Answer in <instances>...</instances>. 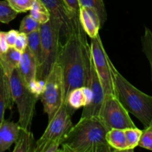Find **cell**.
<instances>
[{
    "label": "cell",
    "mask_w": 152,
    "mask_h": 152,
    "mask_svg": "<svg viewBox=\"0 0 152 152\" xmlns=\"http://www.w3.org/2000/svg\"><path fill=\"white\" fill-rule=\"evenodd\" d=\"M1 53H2V52H1V48H0V55H1Z\"/></svg>",
    "instance_id": "d6a6232c"
},
{
    "label": "cell",
    "mask_w": 152,
    "mask_h": 152,
    "mask_svg": "<svg viewBox=\"0 0 152 152\" xmlns=\"http://www.w3.org/2000/svg\"><path fill=\"white\" fill-rule=\"evenodd\" d=\"M116 96L126 111L133 114L144 128L152 126V96L131 84L111 63Z\"/></svg>",
    "instance_id": "3957f363"
},
{
    "label": "cell",
    "mask_w": 152,
    "mask_h": 152,
    "mask_svg": "<svg viewBox=\"0 0 152 152\" xmlns=\"http://www.w3.org/2000/svg\"><path fill=\"white\" fill-rule=\"evenodd\" d=\"M10 86L13 102L16 104L19 114L18 123L21 128L31 130L39 94L25 83L18 68L10 74Z\"/></svg>",
    "instance_id": "5b68a950"
},
{
    "label": "cell",
    "mask_w": 152,
    "mask_h": 152,
    "mask_svg": "<svg viewBox=\"0 0 152 152\" xmlns=\"http://www.w3.org/2000/svg\"><path fill=\"white\" fill-rule=\"evenodd\" d=\"M13 152H34L36 142L31 130L20 128Z\"/></svg>",
    "instance_id": "e0dca14e"
},
{
    "label": "cell",
    "mask_w": 152,
    "mask_h": 152,
    "mask_svg": "<svg viewBox=\"0 0 152 152\" xmlns=\"http://www.w3.org/2000/svg\"><path fill=\"white\" fill-rule=\"evenodd\" d=\"M90 47L95 69L100 80L104 94L105 96H116L111 71L112 62L105 52L99 34L91 39Z\"/></svg>",
    "instance_id": "52a82bcc"
},
{
    "label": "cell",
    "mask_w": 152,
    "mask_h": 152,
    "mask_svg": "<svg viewBox=\"0 0 152 152\" xmlns=\"http://www.w3.org/2000/svg\"><path fill=\"white\" fill-rule=\"evenodd\" d=\"M48 10L50 16L57 19L62 25L61 39H65L72 31L76 17L68 10L63 0H39Z\"/></svg>",
    "instance_id": "8fae6325"
},
{
    "label": "cell",
    "mask_w": 152,
    "mask_h": 152,
    "mask_svg": "<svg viewBox=\"0 0 152 152\" xmlns=\"http://www.w3.org/2000/svg\"><path fill=\"white\" fill-rule=\"evenodd\" d=\"M28 46V36L22 32H19L13 47L20 52H23Z\"/></svg>",
    "instance_id": "f1b7e54d"
},
{
    "label": "cell",
    "mask_w": 152,
    "mask_h": 152,
    "mask_svg": "<svg viewBox=\"0 0 152 152\" xmlns=\"http://www.w3.org/2000/svg\"><path fill=\"white\" fill-rule=\"evenodd\" d=\"M20 126L18 123L4 120L0 123V152L8 150L19 136Z\"/></svg>",
    "instance_id": "5bb4252c"
},
{
    "label": "cell",
    "mask_w": 152,
    "mask_h": 152,
    "mask_svg": "<svg viewBox=\"0 0 152 152\" xmlns=\"http://www.w3.org/2000/svg\"><path fill=\"white\" fill-rule=\"evenodd\" d=\"M27 36H28V46L27 47L28 48L31 53L35 58L37 65L39 67L42 62V43L39 29L31 33Z\"/></svg>",
    "instance_id": "ffe728a7"
},
{
    "label": "cell",
    "mask_w": 152,
    "mask_h": 152,
    "mask_svg": "<svg viewBox=\"0 0 152 152\" xmlns=\"http://www.w3.org/2000/svg\"><path fill=\"white\" fill-rule=\"evenodd\" d=\"M40 25L41 24L33 19L30 15H28L22 19L20 25H19V31L24 33L26 35H28L31 33L39 29Z\"/></svg>",
    "instance_id": "484cf974"
},
{
    "label": "cell",
    "mask_w": 152,
    "mask_h": 152,
    "mask_svg": "<svg viewBox=\"0 0 152 152\" xmlns=\"http://www.w3.org/2000/svg\"><path fill=\"white\" fill-rule=\"evenodd\" d=\"M91 59V51L87 34L77 16L72 31L62 43L58 59L63 73L65 99L73 89L88 87Z\"/></svg>",
    "instance_id": "6da1fadb"
},
{
    "label": "cell",
    "mask_w": 152,
    "mask_h": 152,
    "mask_svg": "<svg viewBox=\"0 0 152 152\" xmlns=\"http://www.w3.org/2000/svg\"><path fill=\"white\" fill-rule=\"evenodd\" d=\"M108 130L99 117H81L62 141L60 151H114L105 139Z\"/></svg>",
    "instance_id": "7a4b0ae2"
},
{
    "label": "cell",
    "mask_w": 152,
    "mask_h": 152,
    "mask_svg": "<svg viewBox=\"0 0 152 152\" xmlns=\"http://www.w3.org/2000/svg\"><path fill=\"white\" fill-rule=\"evenodd\" d=\"M80 6L86 7H91L96 10L99 15L100 25L102 28L104 23L106 21L107 13L105 4L102 0H79Z\"/></svg>",
    "instance_id": "7402d4cb"
},
{
    "label": "cell",
    "mask_w": 152,
    "mask_h": 152,
    "mask_svg": "<svg viewBox=\"0 0 152 152\" xmlns=\"http://www.w3.org/2000/svg\"><path fill=\"white\" fill-rule=\"evenodd\" d=\"M10 7L18 13L29 11L36 0H7Z\"/></svg>",
    "instance_id": "4316f807"
},
{
    "label": "cell",
    "mask_w": 152,
    "mask_h": 152,
    "mask_svg": "<svg viewBox=\"0 0 152 152\" xmlns=\"http://www.w3.org/2000/svg\"><path fill=\"white\" fill-rule=\"evenodd\" d=\"M37 68H38V65H37V61L28 48L27 47L22 53L18 70L25 83L33 91L38 93L37 89L39 88V86L40 87H42V86H40L37 81Z\"/></svg>",
    "instance_id": "7c38bea8"
},
{
    "label": "cell",
    "mask_w": 152,
    "mask_h": 152,
    "mask_svg": "<svg viewBox=\"0 0 152 152\" xmlns=\"http://www.w3.org/2000/svg\"><path fill=\"white\" fill-rule=\"evenodd\" d=\"M99 117L108 129L136 127L129 113L115 96H105Z\"/></svg>",
    "instance_id": "9c48e42d"
},
{
    "label": "cell",
    "mask_w": 152,
    "mask_h": 152,
    "mask_svg": "<svg viewBox=\"0 0 152 152\" xmlns=\"http://www.w3.org/2000/svg\"><path fill=\"white\" fill-rule=\"evenodd\" d=\"M8 45L6 42L5 36H4V32H0V48L2 53L5 52L8 48Z\"/></svg>",
    "instance_id": "1f68e13d"
},
{
    "label": "cell",
    "mask_w": 152,
    "mask_h": 152,
    "mask_svg": "<svg viewBox=\"0 0 152 152\" xmlns=\"http://www.w3.org/2000/svg\"><path fill=\"white\" fill-rule=\"evenodd\" d=\"M3 68L0 62V123L4 120V113L11 109L13 100L10 86V74Z\"/></svg>",
    "instance_id": "4fadbf2b"
},
{
    "label": "cell",
    "mask_w": 152,
    "mask_h": 152,
    "mask_svg": "<svg viewBox=\"0 0 152 152\" xmlns=\"http://www.w3.org/2000/svg\"><path fill=\"white\" fill-rule=\"evenodd\" d=\"M138 146L152 151V126H149L142 131Z\"/></svg>",
    "instance_id": "83f0119b"
},
{
    "label": "cell",
    "mask_w": 152,
    "mask_h": 152,
    "mask_svg": "<svg viewBox=\"0 0 152 152\" xmlns=\"http://www.w3.org/2000/svg\"><path fill=\"white\" fill-rule=\"evenodd\" d=\"M105 139L114 151H129L126 135L123 129H109L105 135Z\"/></svg>",
    "instance_id": "2e32d148"
},
{
    "label": "cell",
    "mask_w": 152,
    "mask_h": 152,
    "mask_svg": "<svg viewBox=\"0 0 152 152\" xmlns=\"http://www.w3.org/2000/svg\"><path fill=\"white\" fill-rule=\"evenodd\" d=\"M63 1L73 15L79 16L81 7L79 0H63Z\"/></svg>",
    "instance_id": "f546056e"
},
{
    "label": "cell",
    "mask_w": 152,
    "mask_h": 152,
    "mask_svg": "<svg viewBox=\"0 0 152 152\" xmlns=\"http://www.w3.org/2000/svg\"><path fill=\"white\" fill-rule=\"evenodd\" d=\"M142 48L151 68L152 81V31L148 28H145V33L142 37Z\"/></svg>",
    "instance_id": "cb8c5ba5"
},
{
    "label": "cell",
    "mask_w": 152,
    "mask_h": 152,
    "mask_svg": "<svg viewBox=\"0 0 152 152\" xmlns=\"http://www.w3.org/2000/svg\"><path fill=\"white\" fill-rule=\"evenodd\" d=\"M61 30V23L52 16L47 22L40 25L42 62L37 74V81L39 85L44 84L53 65L58 62L62 48Z\"/></svg>",
    "instance_id": "277c9868"
},
{
    "label": "cell",
    "mask_w": 152,
    "mask_h": 152,
    "mask_svg": "<svg viewBox=\"0 0 152 152\" xmlns=\"http://www.w3.org/2000/svg\"><path fill=\"white\" fill-rule=\"evenodd\" d=\"M17 12L10 7L7 0L0 1V22L9 24L17 16Z\"/></svg>",
    "instance_id": "d4e9b609"
},
{
    "label": "cell",
    "mask_w": 152,
    "mask_h": 152,
    "mask_svg": "<svg viewBox=\"0 0 152 152\" xmlns=\"http://www.w3.org/2000/svg\"><path fill=\"white\" fill-rule=\"evenodd\" d=\"M88 88L91 91V100L87 105L84 107L81 117H99L101 108L105 99L103 89L100 80L97 75L93 58L91 59L90 71H89Z\"/></svg>",
    "instance_id": "30bf717a"
},
{
    "label": "cell",
    "mask_w": 152,
    "mask_h": 152,
    "mask_svg": "<svg viewBox=\"0 0 152 152\" xmlns=\"http://www.w3.org/2000/svg\"><path fill=\"white\" fill-rule=\"evenodd\" d=\"M91 91L87 87L73 89L67 95L65 102L71 109L76 111L81 107H85L90 102Z\"/></svg>",
    "instance_id": "9a60e30c"
},
{
    "label": "cell",
    "mask_w": 152,
    "mask_h": 152,
    "mask_svg": "<svg viewBox=\"0 0 152 152\" xmlns=\"http://www.w3.org/2000/svg\"><path fill=\"white\" fill-rule=\"evenodd\" d=\"M74 111L67 105L66 102H64L54 116L48 120V125L44 134L36 142L35 146L47 142H57L62 144L73 126L71 117Z\"/></svg>",
    "instance_id": "ba28073f"
},
{
    "label": "cell",
    "mask_w": 152,
    "mask_h": 152,
    "mask_svg": "<svg viewBox=\"0 0 152 152\" xmlns=\"http://www.w3.org/2000/svg\"><path fill=\"white\" fill-rule=\"evenodd\" d=\"M79 18L85 32L91 39L94 38L99 34V28L96 26L92 18L86 10V7L83 6L80 7Z\"/></svg>",
    "instance_id": "d6986e66"
},
{
    "label": "cell",
    "mask_w": 152,
    "mask_h": 152,
    "mask_svg": "<svg viewBox=\"0 0 152 152\" xmlns=\"http://www.w3.org/2000/svg\"><path fill=\"white\" fill-rule=\"evenodd\" d=\"M124 132L127 142L128 151H133L134 149L138 146L142 130L137 129V127L129 128V129H124Z\"/></svg>",
    "instance_id": "603a6c76"
},
{
    "label": "cell",
    "mask_w": 152,
    "mask_h": 152,
    "mask_svg": "<svg viewBox=\"0 0 152 152\" xmlns=\"http://www.w3.org/2000/svg\"><path fill=\"white\" fill-rule=\"evenodd\" d=\"M41 100L48 120L54 116L61 105L65 102L63 73L59 61L53 65L43 84Z\"/></svg>",
    "instance_id": "8992f818"
},
{
    "label": "cell",
    "mask_w": 152,
    "mask_h": 152,
    "mask_svg": "<svg viewBox=\"0 0 152 152\" xmlns=\"http://www.w3.org/2000/svg\"><path fill=\"white\" fill-rule=\"evenodd\" d=\"M30 11V16L40 24L47 22L50 19V14L45 6L39 1L36 0Z\"/></svg>",
    "instance_id": "44dd1931"
},
{
    "label": "cell",
    "mask_w": 152,
    "mask_h": 152,
    "mask_svg": "<svg viewBox=\"0 0 152 152\" xmlns=\"http://www.w3.org/2000/svg\"><path fill=\"white\" fill-rule=\"evenodd\" d=\"M19 32V31H16V30H10L7 32H4L5 39L8 47H13L14 46L15 42H16V38H17Z\"/></svg>",
    "instance_id": "4dcf8cb0"
},
{
    "label": "cell",
    "mask_w": 152,
    "mask_h": 152,
    "mask_svg": "<svg viewBox=\"0 0 152 152\" xmlns=\"http://www.w3.org/2000/svg\"><path fill=\"white\" fill-rule=\"evenodd\" d=\"M21 56L22 52L14 47H9L5 52L0 55V62L7 72L11 73L14 68L19 66Z\"/></svg>",
    "instance_id": "ac0fdd59"
}]
</instances>
